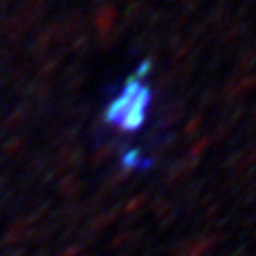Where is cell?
I'll use <instances>...</instances> for the list:
<instances>
[{
    "mask_svg": "<svg viewBox=\"0 0 256 256\" xmlns=\"http://www.w3.org/2000/svg\"><path fill=\"white\" fill-rule=\"evenodd\" d=\"M148 101H150V90L138 86L137 80L131 78L126 92L108 106L106 120L120 124L124 131H135L146 120Z\"/></svg>",
    "mask_w": 256,
    "mask_h": 256,
    "instance_id": "6da1fadb",
    "label": "cell"
}]
</instances>
